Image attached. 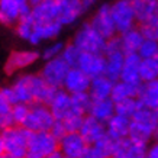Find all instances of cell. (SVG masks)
Wrapping results in <instances>:
<instances>
[{"mask_svg":"<svg viewBox=\"0 0 158 158\" xmlns=\"http://www.w3.org/2000/svg\"><path fill=\"white\" fill-rule=\"evenodd\" d=\"M0 93L9 100V103L12 106L15 103H18V99H16V94H15V90L12 86H5V87H0Z\"/></svg>","mask_w":158,"mask_h":158,"instance_id":"cell-44","label":"cell"},{"mask_svg":"<svg viewBox=\"0 0 158 158\" xmlns=\"http://www.w3.org/2000/svg\"><path fill=\"white\" fill-rule=\"evenodd\" d=\"M139 78L142 83L152 81L158 78V57L141 58L139 62Z\"/></svg>","mask_w":158,"mask_h":158,"instance_id":"cell-31","label":"cell"},{"mask_svg":"<svg viewBox=\"0 0 158 158\" xmlns=\"http://www.w3.org/2000/svg\"><path fill=\"white\" fill-rule=\"evenodd\" d=\"M157 18H158V9H157Z\"/></svg>","mask_w":158,"mask_h":158,"instance_id":"cell-53","label":"cell"},{"mask_svg":"<svg viewBox=\"0 0 158 158\" xmlns=\"http://www.w3.org/2000/svg\"><path fill=\"white\" fill-rule=\"evenodd\" d=\"M68 70H70V65L67 62L61 57H55L45 61L39 74L48 84L54 87H62V83H64V78L67 76Z\"/></svg>","mask_w":158,"mask_h":158,"instance_id":"cell-9","label":"cell"},{"mask_svg":"<svg viewBox=\"0 0 158 158\" xmlns=\"http://www.w3.org/2000/svg\"><path fill=\"white\" fill-rule=\"evenodd\" d=\"M10 109H12V105H10L9 100H7L3 94L0 93V115L10 113Z\"/></svg>","mask_w":158,"mask_h":158,"instance_id":"cell-46","label":"cell"},{"mask_svg":"<svg viewBox=\"0 0 158 158\" xmlns=\"http://www.w3.org/2000/svg\"><path fill=\"white\" fill-rule=\"evenodd\" d=\"M90 80V77L78 67H70L67 76L64 78V83H62V89H65L70 94L80 93V91H89Z\"/></svg>","mask_w":158,"mask_h":158,"instance_id":"cell-17","label":"cell"},{"mask_svg":"<svg viewBox=\"0 0 158 158\" xmlns=\"http://www.w3.org/2000/svg\"><path fill=\"white\" fill-rule=\"evenodd\" d=\"M10 86L13 87L18 102L26 103V105H32V103H34V97H32V93L29 90V86H28V81H26V76H25V74L16 77L15 81L12 83Z\"/></svg>","mask_w":158,"mask_h":158,"instance_id":"cell-33","label":"cell"},{"mask_svg":"<svg viewBox=\"0 0 158 158\" xmlns=\"http://www.w3.org/2000/svg\"><path fill=\"white\" fill-rule=\"evenodd\" d=\"M129 122H131L129 118H125L122 115L115 113L110 119H107L105 122L106 135L109 138H112L113 141H118V139L128 136V134H129Z\"/></svg>","mask_w":158,"mask_h":158,"instance_id":"cell-21","label":"cell"},{"mask_svg":"<svg viewBox=\"0 0 158 158\" xmlns=\"http://www.w3.org/2000/svg\"><path fill=\"white\" fill-rule=\"evenodd\" d=\"M148 151V142L138 141L131 136L113 141V154L115 158H145Z\"/></svg>","mask_w":158,"mask_h":158,"instance_id":"cell-8","label":"cell"},{"mask_svg":"<svg viewBox=\"0 0 158 158\" xmlns=\"http://www.w3.org/2000/svg\"><path fill=\"white\" fill-rule=\"evenodd\" d=\"M54 120H55V118L51 113L48 105L34 102L32 105L29 106V113L26 116V119L23 120L22 126H25L26 129L32 131V132L49 131L51 125L54 123Z\"/></svg>","mask_w":158,"mask_h":158,"instance_id":"cell-5","label":"cell"},{"mask_svg":"<svg viewBox=\"0 0 158 158\" xmlns=\"http://www.w3.org/2000/svg\"><path fill=\"white\" fill-rule=\"evenodd\" d=\"M144 83H128L123 80H118L113 83V89L110 93V99L113 102L123 100L126 97H138L142 90Z\"/></svg>","mask_w":158,"mask_h":158,"instance_id":"cell-23","label":"cell"},{"mask_svg":"<svg viewBox=\"0 0 158 158\" xmlns=\"http://www.w3.org/2000/svg\"><path fill=\"white\" fill-rule=\"evenodd\" d=\"M138 55L141 58H155L158 57V41L144 38L138 49Z\"/></svg>","mask_w":158,"mask_h":158,"instance_id":"cell-39","label":"cell"},{"mask_svg":"<svg viewBox=\"0 0 158 158\" xmlns=\"http://www.w3.org/2000/svg\"><path fill=\"white\" fill-rule=\"evenodd\" d=\"M58 148L65 158H84L87 144L78 132H67L58 141Z\"/></svg>","mask_w":158,"mask_h":158,"instance_id":"cell-11","label":"cell"},{"mask_svg":"<svg viewBox=\"0 0 158 158\" xmlns=\"http://www.w3.org/2000/svg\"><path fill=\"white\" fill-rule=\"evenodd\" d=\"M154 113H155V116H157V119H158V107H155V109H154Z\"/></svg>","mask_w":158,"mask_h":158,"instance_id":"cell-51","label":"cell"},{"mask_svg":"<svg viewBox=\"0 0 158 158\" xmlns=\"http://www.w3.org/2000/svg\"><path fill=\"white\" fill-rule=\"evenodd\" d=\"M28 0H0V23L3 26H13L20 16L31 13Z\"/></svg>","mask_w":158,"mask_h":158,"instance_id":"cell-7","label":"cell"},{"mask_svg":"<svg viewBox=\"0 0 158 158\" xmlns=\"http://www.w3.org/2000/svg\"><path fill=\"white\" fill-rule=\"evenodd\" d=\"M58 149V139L49 131L32 132L28 142V158H49Z\"/></svg>","mask_w":158,"mask_h":158,"instance_id":"cell-3","label":"cell"},{"mask_svg":"<svg viewBox=\"0 0 158 158\" xmlns=\"http://www.w3.org/2000/svg\"><path fill=\"white\" fill-rule=\"evenodd\" d=\"M81 2L84 3V6H86V7H89V6H91L94 2H96V0H81Z\"/></svg>","mask_w":158,"mask_h":158,"instance_id":"cell-50","label":"cell"},{"mask_svg":"<svg viewBox=\"0 0 158 158\" xmlns=\"http://www.w3.org/2000/svg\"><path fill=\"white\" fill-rule=\"evenodd\" d=\"M48 107L55 119H64L71 112V94L65 89L58 87L51 102L48 103Z\"/></svg>","mask_w":158,"mask_h":158,"instance_id":"cell-19","label":"cell"},{"mask_svg":"<svg viewBox=\"0 0 158 158\" xmlns=\"http://www.w3.org/2000/svg\"><path fill=\"white\" fill-rule=\"evenodd\" d=\"M35 23H45L58 18V3L57 0H42L41 3L32 7L31 10Z\"/></svg>","mask_w":158,"mask_h":158,"instance_id":"cell-20","label":"cell"},{"mask_svg":"<svg viewBox=\"0 0 158 158\" xmlns=\"http://www.w3.org/2000/svg\"><path fill=\"white\" fill-rule=\"evenodd\" d=\"M15 26H16V34H18V36L28 41V38L31 36L32 31H34V26H35V20H34V18H32V13L20 16L19 20L16 22Z\"/></svg>","mask_w":158,"mask_h":158,"instance_id":"cell-35","label":"cell"},{"mask_svg":"<svg viewBox=\"0 0 158 158\" xmlns=\"http://www.w3.org/2000/svg\"><path fill=\"white\" fill-rule=\"evenodd\" d=\"M105 65L106 55L103 52H81L77 62V67L90 78L105 74Z\"/></svg>","mask_w":158,"mask_h":158,"instance_id":"cell-12","label":"cell"},{"mask_svg":"<svg viewBox=\"0 0 158 158\" xmlns=\"http://www.w3.org/2000/svg\"><path fill=\"white\" fill-rule=\"evenodd\" d=\"M62 29V25L58 20H51L45 23H35L34 31L28 38V42L31 45H39L42 41L57 38Z\"/></svg>","mask_w":158,"mask_h":158,"instance_id":"cell-18","label":"cell"},{"mask_svg":"<svg viewBox=\"0 0 158 158\" xmlns=\"http://www.w3.org/2000/svg\"><path fill=\"white\" fill-rule=\"evenodd\" d=\"M110 13H112L118 34H122L125 31L134 28L135 23H136V18H135L131 0H116V2H113L110 5Z\"/></svg>","mask_w":158,"mask_h":158,"instance_id":"cell-6","label":"cell"},{"mask_svg":"<svg viewBox=\"0 0 158 158\" xmlns=\"http://www.w3.org/2000/svg\"><path fill=\"white\" fill-rule=\"evenodd\" d=\"M87 113L94 116L100 122H106L107 119H110L112 116L115 115V102L112 100L110 97H106V99H93Z\"/></svg>","mask_w":158,"mask_h":158,"instance_id":"cell-24","label":"cell"},{"mask_svg":"<svg viewBox=\"0 0 158 158\" xmlns=\"http://www.w3.org/2000/svg\"><path fill=\"white\" fill-rule=\"evenodd\" d=\"M141 107H144V105L139 100V97H126L123 100L115 102V113L122 115L125 118H129V119Z\"/></svg>","mask_w":158,"mask_h":158,"instance_id":"cell-32","label":"cell"},{"mask_svg":"<svg viewBox=\"0 0 158 158\" xmlns=\"http://www.w3.org/2000/svg\"><path fill=\"white\" fill-rule=\"evenodd\" d=\"M39 54L32 49H26V51H13L9 55L7 61L5 64V73L6 74H13V73L23 70V68L32 65L34 62L38 61Z\"/></svg>","mask_w":158,"mask_h":158,"instance_id":"cell-16","label":"cell"},{"mask_svg":"<svg viewBox=\"0 0 158 158\" xmlns=\"http://www.w3.org/2000/svg\"><path fill=\"white\" fill-rule=\"evenodd\" d=\"M139 31L142 36L147 39H154V41H158V18L154 16L151 19L145 20L142 23H139Z\"/></svg>","mask_w":158,"mask_h":158,"instance_id":"cell-36","label":"cell"},{"mask_svg":"<svg viewBox=\"0 0 158 158\" xmlns=\"http://www.w3.org/2000/svg\"><path fill=\"white\" fill-rule=\"evenodd\" d=\"M158 129V119L152 109L149 107H141L136 110L129 122V134L128 136L138 141L149 142L154 138V135Z\"/></svg>","mask_w":158,"mask_h":158,"instance_id":"cell-2","label":"cell"},{"mask_svg":"<svg viewBox=\"0 0 158 158\" xmlns=\"http://www.w3.org/2000/svg\"><path fill=\"white\" fill-rule=\"evenodd\" d=\"M131 3L138 23H142L145 20L157 16L158 0H131Z\"/></svg>","mask_w":158,"mask_h":158,"instance_id":"cell-25","label":"cell"},{"mask_svg":"<svg viewBox=\"0 0 158 158\" xmlns=\"http://www.w3.org/2000/svg\"><path fill=\"white\" fill-rule=\"evenodd\" d=\"M73 44L81 52H103L106 39L102 36L90 22H86L73 38Z\"/></svg>","mask_w":158,"mask_h":158,"instance_id":"cell-4","label":"cell"},{"mask_svg":"<svg viewBox=\"0 0 158 158\" xmlns=\"http://www.w3.org/2000/svg\"><path fill=\"white\" fill-rule=\"evenodd\" d=\"M120 44H122V51L123 54H129V52H138L141 44L144 41V36L141 34L139 28L134 26V28L125 31L122 34H119Z\"/></svg>","mask_w":158,"mask_h":158,"instance_id":"cell-28","label":"cell"},{"mask_svg":"<svg viewBox=\"0 0 158 158\" xmlns=\"http://www.w3.org/2000/svg\"><path fill=\"white\" fill-rule=\"evenodd\" d=\"M90 23L105 39L112 38V36H115L118 34L112 13H110V5H102L97 9L96 15L91 18Z\"/></svg>","mask_w":158,"mask_h":158,"instance_id":"cell-14","label":"cell"},{"mask_svg":"<svg viewBox=\"0 0 158 158\" xmlns=\"http://www.w3.org/2000/svg\"><path fill=\"white\" fill-rule=\"evenodd\" d=\"M139 62H141V57L138 55V52L125 54L123 65H122V73H120L119 80H123V81L128 83H141V78H139Z\"/></svg>","mask_w":158,"mask_h":158,"instance_id":"cell-22","label":"cell"},{"mask_svg":"<svg viewBox=\"0 0 158 158\" xmlns=\"http://www.w3.org/2000/svg\"><path fill=\"white\" fill-rule=\"evenodd\" d=\"M49 132L55 136V138L60 141V139L64 136V135L67 134V131H65V128H64V123H62V120L60 119H55L54 120V123L51 125V128H49Z\"/></svg>","mask_w":158,"mask_h":158,"instance_id":"cell-43","label":"cell"},{"mask_svg":"<svg viewBox=\"0 0 158 158\" xmlns=\"http://www.w3.org/2000/svg\"><path fill=\"white\" fill-rule=\"evenodd\" d=\"M118 52H123L122 51V44H120V38L119 36H112V38L106 39L105 48H103V54L106 57L112 55V54H118Z\"/></svg>","mask_w":158,"mask_h":158,"instance_id":"cell-41","label":"cell"},{"mask_svg":"<svg viewBox=\"0 0 158 158\" xmlns=\"http://www.w3.org/2000/svg\"><path fill=\"white\" fill-rule=\"evenodd\" d=\"M83 118L84 115L83 113H78V112H74L71 110L70 113H68L62 120V123H64V128L67 132H78L80 129V126H81V122H83Z\"/></svg>","mask_w":158,"mask_h":158,"instance_id":"cell-38","label":"cell"},{"mask_svg":"<svg viewBox=\"0 0 158 158\" xmlns=\"http://www.w3.org/2000/svg\"><path fill=\"white\" fill-rule=\"evenodd\" d=\"M113 80H110L109 77L105 74L97 77H93L90 80V87H89V93H90L91 99H106L110 97L112 89H113Z\"/></svg>","mask_w":158,"mask_h":158,"instance_id":"cell-26","label":"cell"},{"mask_svg":"<svg viewBox=\"0 0 158 158\" xmlns=\"http://www.w3.org/2000/svg\"><path fill=\"white\" fill-rule=\"evenodd\" d=\"M15 122L12 119V115L10 113H6V115H0V131L5 129V128H9V126H13Z\"/></svg>","mask_w":158,"mask_h":158,"instance_id":"cell-45","label":"cell"},{"mask_svg":"<svg viewBox=\"0 0 158 158\" xmlns=\"http://www.w3.org/2000/svg\"><path fill=\"white\" fill-rule=\"evenodd\" d=\"M78 134L83 136L87 145H91L106 135V125L105 122H100L99 119H96L94 116L86 113L83 118L81 126L78 129Z\"/></svg>","mask_w":158,"mask_h":158,"instance_id":"cell-15","label":"cell"},{"mask_svg":"<svg viewBox=\"0 0 158 158\" xmlns=\"http://www.w3.org/2000/svg\"><path fill=\"white\" fill-rule=\"evenodd\" d=\"M139 100L142 105L149 109L158 107V78L152 81H147L142 84V90L139 93Z\"/></svg>","mask_w":158,"mask_h":158,"instance_id":"cell-29","label":"cell"},{"mask_svg":"<svg viewBox=\"0 0 158 158\" xmlns=\"http://www.w3.org/2000/svg\"><path fill=\"white\" fill-rule=\"evenodd\" d=\"M29 106L31 105H26V103H15L10 109V115H12V119H13L15 125H22L23 120L26 119V116L29 113Z\"/></svg>","mask_w":158,"mask_h":158,"instance_id":"cell-40","label":"cell"},{"mask_svg":"<svg viewBox=\"0 0 158 158\" xmlns=\"http://www.w3.org/2000/svg\"><path fill=\"white\" fill-rule=\"evenodd\" d=\"M42 0H28V3L31 5V7H34V6H36L38 3H41Z\"/></svg>","mask_w":158,"mask_h":158,"instance_id":"cell-49","label":"cell"},{"mask_svg":"<svg viewBox=\"0 0 158 158\" xmlns=\"http://www.w3.org/2000/svg\"><path fill=\"white\" fill-rule=\"evenodd\" d=\"M113 154V139L105 135L94 144L87 145L84 158H109Z\"/></svg>","mask_w":158,"mask_h":158,"instance_id":"cell-27","label":"cell"},{"mask_svg":"<svg viewBox=\"0 0 158 158\" xmlns=\"http://www.w3.org/2000/svg\"><path fill=\"white\" fill-rule=\"evenodd\" d=\"M154 138H157V139H158V129H157V132H155V135H154Z\"/></svg>","mask_w":158,"mask_h":158,"instance_id":"cell-52","label":"cell"},{"mask_svg":"<svg viewBox=\"0 0 158 158\" xmlns=\"http://www.w3.org/2000/svg\"><path fill=\"white\" fill-rule=\"evenodd\" d=\"M91 96L89 91H80V93H73L71 94V110L86 115L89 112V107L91 105Z\"/></svg>","mask_w":158,"mask_h":158,"instance_id":"cell-34","label":"cell"},{"mask_svg":"<svg viewBox=\"0 0 158 158\" xmlns=\"http://www.w3.org/2000/svg\"><path fill=\"white\" fill-rule=\"evenodd\" d=\"M26 76V81H28L29 90L32 93V97H34V102H38V103H44V105H48L52 96L55 94L58 87H54L51 84L44 80L41 74H25Z\"/></svg>","mask_w":158,"mask_h":158,"instance_id":"cell-10","label":"cell"},{"mask_svg":"<svg viewBox=\"0 0 158 158\" xmlns=\"http://www.w3.org/2000/svg\"><path fill=\"white\" fill-rule=\"evenodd\" d=\"M32 131L26 129L22 125H13L0 131V138L3 141L5 157L25 158L28 154V142Z\"/></svg>","mask_w":158,"mask_h":158,"instance_id":"cell-1","label":"cell"},{"mask_svg":"<svg viewBox=\"0 0 158 158\" xmlns=\"http://www.w3.org/2000/svg\"><path fill=\"white\" fill-rule=\"evenodd\" d=\"M58 3V18L57 20L62 26L73 25L84 12L87 7L81 0H57Z\"/></svg>","mask_w":158,"mask_h":158,"instance_id":"cell-13","label":"cell"},{"mask_svg":"<svg viewBox=\"0 0 158 158\" xmlns=\"http://www.w3.org/2000/svg\"><path fill=\"white\" fill-rule=\"evenodd\" d=\"M80 54H81V51L77 48L73 42H70V44H67V45H64V48H62L60 57L67 62L70 67H77V62H78Z\"/></svg>","mask_w":158,"mask_h":158,"instance_id":"cell-37","label":"cell"},{"mask_svg":"<svg viewBox=\"0 0 158 158\" xmlns=\"http://www.w3.org/2000/svg\"><path fill=\"white\" fill-rule=\"evenodd\" d=\"M147 157L148 158H158V139L154 142L152 145H151V147H148Z\"/></svg>","mask_w":158,"mask_h":158,"instance_id":"cell-47","label":"cell"},{"mask_svg":"<svg viewBox=\"0 0 158 158\" xmlns=\"http://www.w3.org/2000/svg\"><path fill=\"white\" fill-rule=\"evenodd\" d=\"M62 48H64V44H62V42H54V44H51L49 47H47V48L44 49L42 58L47 61V60H51V58L60 57V55H61Z\"/></svg>","mask_w":158,"mask_h":158,"instance_id":"cell-42","label":"cell"},{"mask_svg":"<svg viewBox=\"0 0 158 158\" xmlns=\"http://www.w3.org/2000/svg\"><path fill=\"white\" fill-rule=\"evenodd\" d=\"M5 157V148H3V141L0 138V158Z\"/></svg>","mask_w":158,"mask_h":158,"instance_id":"cell-48","label":"cell"},{"mask_svg":"<svg viewBox=\"0 0 158 158\" xmlns=\"http://www.w3.org/2000/svg\"><path fill=\"white\" fill-rule=\"evenodd\" d=\"M123 52L112 54L106 57V65H105V76L109 77L110 80L118 81L120 78V73H122V65H123Z\"/></svg>","mask_w":158,"mask_h":158,"instance_id":"cell-30","label":"cell"}]
</instances>
